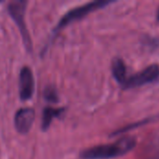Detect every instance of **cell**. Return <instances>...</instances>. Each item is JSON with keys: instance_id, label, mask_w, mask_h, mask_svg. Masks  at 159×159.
<instances>
[{"instance_id": "6da1fadb", "label": "cell", "mask_w": 159, "mask_h": 159, "mask_svg": "<svg viewBox=\"0 0 159 159\" xmlns=\"http://www.w3.org/2000/svg\"><path fill=\"white\" fill-rule=\"evenodd\" d=\"M136 146L133 137H122L115 143L88 148L80 153L81 159H111L122 157Z\"/></svg>"}, {"instance_id": "7a4b0ae2", "label": "cell", "mask_w": 159, "mask_h": 159, "mask_svg": "<svg viewBox=\"0 0 159 159\" xmlns=\"http://www.w3.org/2000/svg\"><path fill=\"white\" fill-rule=\"evenodd\" d=\"M113 2H114L113 0H96V1L89 2L83 6H80V7L71 9L59 20L57 26L54 28V33H59L62 28H64L68 24H70L75 20H79L82 18L86 17L88 14H89L97 9L102 8Z\"/></svg>"}, {"instance_id": "3957f363", "label": "cell", "mask_w": 159, "mask_h": 159, "mask_svg": "<svg viewBox=\"0 0 159 159\" xmlns=\"http://www.w3.org/2000/svg\"><path fill=\"white\" fill-rule=\"evenodd\" d=\"M26 5H27L26 1H22V0L12 1L9 3L7 9H8L10 16L15 20V22L17 23L20 31L25 48H27L28 51H32V42H31L29 33L27 31L25 19H24L25 18L24 15H25Z\"/></svg>"}, {"instance_id": "277c9868", "label": "cell", "mask_w": 159, "mask_h": 159, "mask_svg": "<svg viewBox=\"0 0 159 159\" xmlns=\"http://www.w3.org/2000/svg\"><path fill=\"white\" fill-rule=\"evenodd\" d=\"M159 76L158 64H151L142 71L128 76L124 84L122 85L123 89H134L137 87H142L145 84L151 83L157 79Z\"/></svg>"}, {"instance_id": "5b68a950", "label": "cell", "mask_w": 159, "mask_h": 159, "mask_svg": "<svg viewBox=\"0 0 159 159\" xmlns=\"http://www.w3.org/2000/svg\"><path fill=\"white\" fill-rule=\"evenodd\" d=\"M19 81L20 100H30L34 91V78L32 70L28 66H24L21 68L20 72Z\"/></svg>"}, {"instance_id": "8992f818", "label": "cell", "mask_w": 159, "mask_h": 159, "mask_svg": "<svg viewBox=\"0 0 159 159\" xmlns=\"http://www.w3.org/2000/svg\"><path fill=\"white\" fill-rule=\"evenodd\" d=\"M34 116H35V113L33 108L25 107L20 109L16 113L14 117L16 129L21 134L28 133L34 121Z\"/></svg>"}, {"instance_id": "52a82bcc", "label": "cell", "mask_w": 159, "mask_h": 159, "mask_svg": "<svg viewBox=\"0 0 159 159\" xmlns=\"http://www.w3.org/2000/svg\"><path fill=\"white\" fill-rule=\"evenodd\" d=\"M112 73L116 80L123 85L126 79L128 78L127 76V67L122 59L116 58L112 62Z\"/></svg>"}, {"instance_id": "ba28073f", "label": "cell", "mask_w": 159, "mask_h": 159, "mask_svg": "<svg viewBox=\"0 0 159 159\" xmlns=\"http://www.w3.org/2000/svg\"><path fill=\"white\" fill-rule=\"evenodd\" d=\"M64 113V108H53V107H46L43 111V116H42V129L47 130L53 118L60 116L61 114Z\"/></svg>"}, {"instance_id": "9c48e42d", "label": "cell", "mask_w": 159, "mask_h": 159, "mask_svg": "<svg viewBox=\"0 0 159 159\" xmlns=\"http://www.w3.org/2000/svg\"><path fill=\"white\" fill-rule=\"evenodd\" d=\"M45 99L50 102H58V94L56 89L53 87H48L44 91Z\"/></svg>"}, {"instance_id": "30bf717a", "label": "cell", "mask_w": 159, "mask_h": 159, "mask_svg": "<svg viewBox=\"0 0 159 159\" xmlns=\"http://www.w3.org/2000/svg\"><path fill=\"white\" fill-rule=\"evenodd\" d=\"M157 20H159V8L158 10H157Z\"/></svg>"}]
</instances>
